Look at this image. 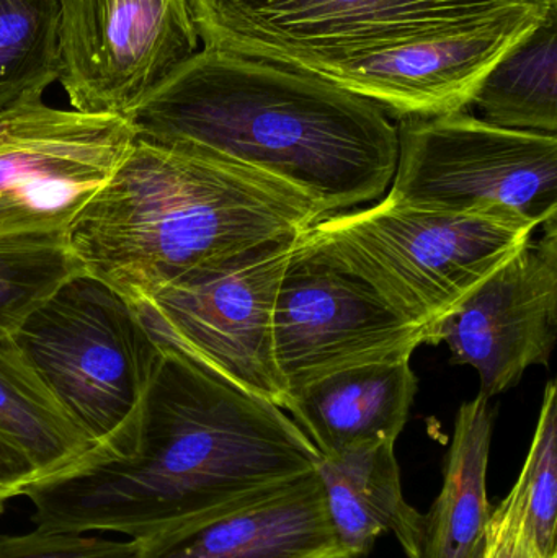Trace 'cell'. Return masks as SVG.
Returning <instances> with one entry per match:
<instances>
[{
    "instance_id": "obj_1",
    "label": "cell",
    "mask_w": 557,
    "mask_h": 558,
    "mask_svg": "<svg viewBox=\"0 0 557 558\" xmlns=\"http://www.w3.org/2000/svg\"><path fill=\"white\" fill-rule=\"evenodd\" d=\"M162 348L126 439L26 488L35 527L146 539L316 471L319 451L283 409Z\"/></svg>"
},
{
    "instance_id": "obj_2",
    "label": "cell",
    "mask_w": 557,
    "mask_h": 558,
    "mask_svg": "<svg viewBox=\"0 0 557 558\" xmlns=\"http://www.w3.org/2000/svg\"><path fill=\"white\" fill-rule=\"evenodd\" d=\"M136 140L192 147L303 193L327 216L376 202L398 166V126L314 72L203 48L126 114Z\"/></svg>"
},
{
    "instance_id": "obj_3",
    "label": "cell",
    "mask_w": 557,
    "mask_h": 558,
    "mask_svg": "<svg viewBox=\"0 0 557 558\" xmlns=\"http://www.w3.org/2000/svg\"><path fill=\"white\" fill-rule=\"evenodd\" d=\"M329 218L303 193L203 150L136 140L69 226L87 274L131 304Z\"/></svg>"
},
{
    "instance_id": "obj_4",
    "label": "cell",
    "mask_w": 557,
    "mask_h": 558,
    "mask_svg": "<svg viewBox=\"0 0 557 558\" xmlns=\"http://www.w3.org/2000/svg\"><path fill=\"white\" fill-rule=\"evenodd\" d=\"M507 215H445L385 198L329 216L306 235L339 267L362 279L402 320L432 330L535 235Z\"/></svg>"
},
{
    "instance_id": "obj_5",
    "label": "cell",
    "mask_w": 557,
    "mask_h": 558,
    "mask_svg": "<svg viewBox=\"0 0 557 558\" xmlns=\"http://www.w3.org/2000/svg\"><path fill=\"white\" fill-rule=\"evenodd\" d=\"M12 337L95 449L126 439L164 348L124 295L82 271L49 294Z\"/></svg>"
},
{
    "instance_id": "obj_6",
    "label": "cell",
    "mask_w": 557,
    "mask_h": 558,
    "mask_svg": "<svg viewBox=\"0 0 557 558\" xmlns=\"http://www.w3.org/2000/svg\"><path fill=\"white\" fill-rule=\"evenodd\" d=\"M205 48L313 72L506 16L555 12L557 0H190Z\"/></svg>"
},
{
    "instance_id": "obj_7",
    "label": "cell",
    "mask_w": 557,
    "mask_h": 558,
    "mask_svg": "<svg viewBox=\"0 0 557 558\" xmlns=\"http://www.w3.org/2000/svg\"><path fill=\"white\" fill-rule=\"evenodd\" d=\"M386 198L445 215L557 216V136L507 130L467 111L404 118Z\"/></svg>"
},
{
    "instance_id": "obj_8",
    "label": "cell",
    "mask_w": 557,
    "mask_h": 558,
    "mask_svg": "<svg viewBox=\"0 0 557 558\" xmlns=\"http://www.w3.org/2000/svg\"><path fill=\"white\" fill-rule=\"evenodd\" d=\"M300 235L193 271L133 305L159 343L284 410L274 312Z\"/></svg>"
},
{
    "instance_id": "obj_9",
    "label": "cell",
    "mask_w": 557,
    "mask_h": 558,
    "mask_svg": "<svg viewBox=\"0 0 557 558\" xmlns=\"http://www.w3.org/2000/svg\"><path fill=\"white\" fill-rule=\"evenodd\" d=\"M134 143L118 114L28 97L0 111V235L68 231Z\"/></svg>"
},
{
    "instance_id": "obj_10",
    "label": "cell",
    "mask_w": 557,
    "mask_h": 558,
    "mask_svg": "<svg viewBox=\"0 0 557 558\" xmlns=\"http://www.w3.org/2000/svg\"><path fill=\"white\" fill-rule=\"evenodd\" d=\"M427 333L402 320L362 279L300 235L274 312L275 361L293 390L337 371L411 360Z\"/></svg>"
},
{
    "instance_id": "obj_11",
    "label": "cell",
    "mask_w": 557,
    "mask_h": 558,
    "mask_svg": "<svg viewBox=\"0 0 557 558\" xmlns=\"http://www.w3.org/2000/svg\"><path fill=\"white\" fill-rule=\"evenodd\" d=\"M72 110L126 117L198 52L190 0H58Z\"/></svg>"
},
{
    "instance_id": "obj_12",
    "label": "cell",
    "mask_w": 557,
    "mask_h": 558,
    "mask_svg": "<svg viewBox=\"0 0 557 558\" xmlns=\"http://www.w3.org/2000/svg\"><path fill=\"white\" fill-rule=\"evenodd\" d=\"M502 267L432 330L457 364L480 374L481 396L512 389L525 371L548 364L557 335V216L540 226Z\"/></svg>"
},
{
    "instance_id": "obj_13",
    "label": "cell",
    "mask_w": 557,
    "mask_h": 558,
    "mask_svg": "<svg viewBox=\"0 0 557 558\" xmlns=\"http://www.w3.org/2000/svg\"><path fill=\"white\" fill-rule=\"evenodd\" d=\"M555 12H529L313 71L401 118L467 111L497 62Z\"/></svg>"
},
{
    "instance_id": "obj_14",
    "label": "cell",
    "mask_w": 557,
    "mask_h": 558,
    "mask_svg": "<svg viewBox=\"0 0 557 558\" xmlns=\"http://www.w3.org/2000/svg\"><path fill=\"white\" fill-rule=\"evenodd\" d=\"M136 543L137 558H349L316 471L245 507Z\"/></svg>"
},
{
    "instance_id": "obj_15",
    "label": "cell",
    "mask_w": 557,
    "mask_h": 558,
    "mask_svg": "<svg viewBox=\"0 0 557 558\" xmlns=\"http://www.w3.org/2000/svg\"><path fill=\"white\" fill-rule=\"evenodd\" d=\"M417 377L411 360L382 361L319 377L290 392L284 410L320 456L396 442L404 429Z\"/></svg>"
},
{
    "instance_id": "obj_16",
    "label": "cell",
    "mask_w": 557,
    "mask_h": 558,
    "mask_svg": "<svg viewBox=\"0 0 557 558\" xmlns=\"http://www.w3.org/2000/svg\"><path fill=\"white\" fill-rule=\"evenodd\" d=\"M334 533L349 558L368 556L385 534L408 558H424L425 514L408 504L395 442L320 456L316 468Z\"/></svg>"
},
{
    "instance_id": "obj_17",
    "label": "cell",
    "mask_w": 557,
    "mask_h": 558,
    "mask_svg": "<svg viewBox=\"0 0 557 558\" xmlns=\"http://www.w3.org/2000/svg\"><path fill=\"white\" fill-rule=\"evenodd\" d=\"M493 432L487 397L480 393L458 410L444 487L425 517L424 558H470L483 543L493 513L486 487Z\"/></svg>"
},
{
    "instance_id": "obj_18",
    "label": "cell",
    "mask_w": 557,
    "mask_h": 558,
    "mask_svg": "<svg viewBox=\"0 0 557 558\" xmlns=\"http://www.w3.org/2000/svg\"><path fill=\"white\" fill-rule=\"evenodd\" d=\"M0 433L22 449L38 481L68 471L95 448L13 337L0 338Z\"/></svg>"
},
{
    "instance_id": "obj_19",
    "label": "cell",
    "mask_w": 557,
    "mask_h": 558,
    "mask_svg": "<svg viewBox=\"0 0 557 558\" xmlns=\"http://www.w3.org/2000/svg\"><path fill=\"white\" fill-rule=\"evenodd\" d=\"M481 120L557 136V15L504 56L474 95Z\"/></svg>"
},
{
    "instance_id": "obj_20",
    "label": "cell",
    "mask_w": 557,
    "mask_h": 558,
    "mask_svg": "<svg viewBox=\"0 0 557 558\" xmlns=\"http://www.w3.org/2000/svg\"><path fill=\"white\" fill-rule=\"evenodd\" d=\"M59 71L58 0H0V111L43 97Z\"/></svg>"
},
{
    "instance_id": "obj_21",
    "label": "cell",
    "mask_w": 557,
    "mask_h": 558,
    "mask_svg": "<svg viewBox=\"0 0 557 558\" xmlns=\"http://www.w3.org/2000/svg\"><path fill=\"white\" fill-rule=\"evenodd\" d=\"M82 271L65 231L0 235V338L12 337L49 294Z\"/></svg>"
},
{
    "instance_id": "obj_22",
    "label": "cell",
    "mask_w": 557,
    "mask_h": 558,
    "mask_svg": "<svg viewBox=\"0 0 557 558\" xmlns=\"http://www.w3.org/2000/svg\"><path fill=\"white\" fill-rule=\"evenodd\" d=\"M510 494L522 513L523 526L540 553L557 557V390L545 389L538 425L522 472Z\"/></svg>"
},
{
    "instance_id": "obj_23",
    "label": "cell",
    "mask_w": 557,
    "mask_h": 558,
    "mask_svg": "<svg viewBox=\"0 0 557 558\" xmlns=\"http://www.w3.org/2000/svg\"><path fill=\"white\" fill-rule=\"evenodd\" d=\"M0 558H137V543L35 527L28 534L0 536Z\"/></svg>"
},
{
    "instance_id": "obj_24",
    "label": "cell",
    "mask_w": 557,
    "mask_h": 558,
    "mask_svg": "<svg viewBox=\"0 0 557 558\" xmlns=\"http://www.w3.org/2000/svg\"><path fill=\"white\" fill-rule=\"evenodd\" d=\"M483 558H549L540 553L526 533L512 494L491 513L484 533Z\"/></svg>"
},
{
    "instance_id": "obj_25",
    "label": "cell",
    "mask_w": 557,
    "mask_h": 558,
    "mask_svg": "<svg viewBox=\"0 0 557 558\" xmlns=\"http://www.w3.org/2000/svg\"><path fill=\"white\" fill-rule=\"evenodd\" d=\"M38 472L22 449L0 433V511L7 501L25 494Z\"/></svg>"
},
{
    "instance_id": "obj_26",
    "label": "cell",
    "mask_w": 557,
    "mask_h": 558,
    "mask_svg": "<svg viewBox=\"0 0 557 558\" xmlns=\"http://www.w3.org/2000/svg\"><path fill=\"white\" fill-rule=\"evenodd\" d=\"M483 550H484V541L480 544V546L476 547V550H474L473 556L470 558H483Z\"/></svg>"
}]
</instances>
